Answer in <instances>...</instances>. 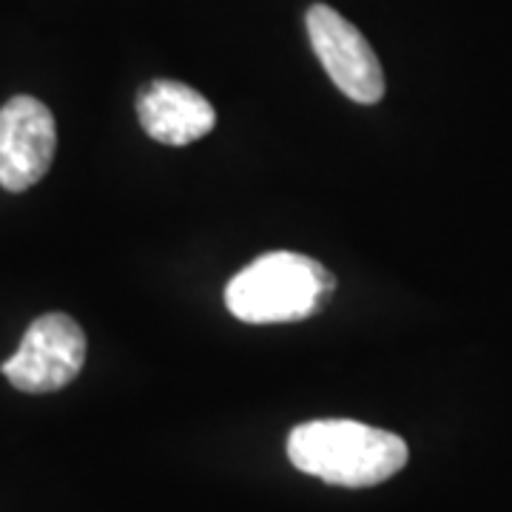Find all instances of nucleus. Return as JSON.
Returning a JSON list of instances; mask_svg holds the SVG:
<instances>
[{
	"mask_svg": "<svg viewBox=\"0 0 512 512\" xmlns=\"http://www.w3.org/2000/svg\"><path fill=\"white\" fill-rule=\"evenodd\" d=\"M86 365V333L66 313L35 319L20 348L0 365L20 393H55L72 384Z\"/></svg>",
	"mask_w": 512,
	"mask_h": 512,
	"instance_id": "obj_3",
	"label": "nucleus"
},
{
	"mask_svg": "<svg viewBox=\"0 0 512 512\" xmlns=\"http://www.w3.org/2000/svg\"><path fill=\"white\" fill-rule=\"evenodd\" d=\"M137 117L151 140L177 148L202 140L217 123L214 106L180 80H151L137 94Z\"/></svg>",
	"mask_w": 512,
	"mask_h": 512,
	"instance_id": "obj_6",
	"label": "nucleus"
},
{
	"mask_svg": "<svg viewBox=\"0 0 512 512\" xmlns=\"http://www.w3.org/2000/svg\"><path fill=\"white\" fill-rule=\"evenodd\" d=\"M333 285V276L311 256L274 251L228 282L225 305L248 325L302 322L322 311Z\"/></svg>",
	"mask_w": 512,
	"mask_h": 512,
	"instance_id": "obj_2",
	"label": "nucleus"
},
{
	"mask_svg": "<svg viewBox=\"0 0 512 512\" xmlns=\"http://www.w3.org/2000/svg\"><path fill=\"white\" fill-rule=\"evenodd\" d=\"M57 148L55 117L46 103L18 94L0 109V188L20 194L52 168Z\"/></svg>",
	"mask_w": 512,
	"mask_h": 512,
	"instance_id": "obj_5",
	"label": "nucleus"
},
{
	"mask_svg": "<svg viewBox=\"0 0 512 512\" xmlns=\"http://www.w3.org/2000/svg\"><path fill=\"white\" fill-rule=\"evenodd\" d=\"M407 456L402 436L362 421H305L288 436L293 467L336 487H376L396 476Z\"/></svg>",
	"mask_w": 512,
	"mask_h": 512,
	"instance_id": "obj_1",
	"label": "nucleus"
},
{
	"mask_svg": "<svg viewBox=\"0 0 512 512\" xmlns=\"http://www.w3.org/2000/svg\"><path fill=\"white\" fill-rule=\"evenodd\" d=\"M308 37L333 86L353 103L373 106L384 97V72L365 35L325 3H313L305 15Z\"/></svg>",
	"mask_w": 512,
	"mask_h": 512,
	"instance_id": "obj_4",
	"label": "nucleus"
}]
</instances>
